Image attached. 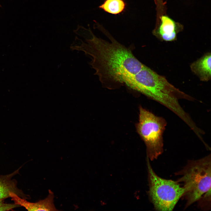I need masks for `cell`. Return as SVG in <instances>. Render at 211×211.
Returning <instances> with one entry per match:
<instances>
[{"label": "cell", "mask_w": 211, "mask_h": 211, "mask_svg": "<svg viewBox=\"0 0 211 211\" xmlns=\"http://www.w3.org/2000/svg\"><path fill=\"white\" fill-rule=\"evenodd\" d=\"M76 34L83 37L85 40L91 39L93 34L89 28L87 29L83 26L78 25L77 28L73 31Z\"/></svg>", "instance_id": "cell-12"}, {"label": "cell", "mask_w": 211, "mask_h": 211, "mask_svg": "<svg viewBox=\"0 0 211 211\" xmlns=\"http://www.w3.org/2000/svg\"><path fill=\"white\" fill-rule=\"evenodd\" d=\"M126 4L123 0H105L99 6L105 12L113 14H119L124 11Z\"/></svg>", "instance_id": "cell-10"}, {"label": "cell", "mask_w": 211, "mask_h": 211, "mask_svg": "<svg viewBox=\"0 0 211 211\" xmlns=\"http://www.w3.org/2000/svg\"><path fill=\"white\" fill-rule=\"evenodd\" d=\"M162 0H154L155 1H156V2H159V1H161Z\"/></svg>", "instance_id": "cell-14"}, {"label": "cell", "mask_w": 211, "mask_h": 211, "mask_svg": "<svg viewBox=\"0 0 211 211\" xmlns=\"http://www.w3.org/2000/svg\"><path fill=\"white\" fill-rule=\"evenodd\" d=\"M124 84L168 108L192 130L197 128L196 124L179 102L181 99L193 101L194 98L171 84L164 76L144 65L138 72L127 78Z\"/></svg>", "instance_id": "cell-2"}, {"label": "cell", "mask_w": 211, "mask_h": 211, "mask_svg": "<svg viewBox=\"0 0 211 211\" xmlns=\"http://www.w3.org/2000/svg\"><path fill=\"white\" fill-rule=\"evenodd\" d=\"M198 205L201 208L204 210L210 209L211 190L204 194L198 200Z\"/></svg>", "instance_id": "cell-11"}, {"label": "cell", "mask_w": 211, "mask_h": 211, "mask_svg": "<svg viewBox=\"0 0 211 211\" xmlns=\"http://www.w3.org/2000/svg\"><path fill=\"white\" fill-rule=\"evenodd\" d=\"M147 164L149 200L154 209L159 211H172L183 196L185 189L176 181L162 178L154 172L149 159L147 157Z\"/></svg>", "instance_id": "cell-4"}, {"label": "cell", "mask_w": 211, "mask_h": 211, "mask_svg": "<svg viewBox=\"0 0 211 211\" xmlns=\"http://www.w3.org/2000/svg\"><path fill=\"white\" fill-rule=\"evenodd\" d=\"M211 155L200 159L189 160L187 164L175 173L181 177L176 181L183 183L186 208L211 190Z\"/></svg>", "instance_id": "cell-3"}, {"label": "cell", "mask_w": 211, "mask_h": 211, "mask_svg": "<svg viewBox=\"0 0 211 211\" xmlns=\"http://www.w3.org/2000/svg\"><path fill=\"white\" fill-rule=\"evenodd\" d=\"M4 199H0V211H9L20 206L19 205L14 203H5Z\"/></svg>", "instance_id": "cell-13"}, {"label": "cell", "mask_w": 211, "mask_h": 211, "mask_svg": "<svg viewBox=\"0 0 211 211\" xmlns=\"http://www.w3.org/2000/svg\"><path fill=\"white\" fill-rule=\"evenodd\" d=\"M166 125L164 118L139 108L137 130L145 144L147 157L151 161L156 159L163 152V135Z\"/></svg>", "instance_id": "cell-5"}, {"label": "cell", "mask_w": 211, "mask_h": 211, "mask_svg": "<svg viewBox=\"0 0 211 211\" xmlns=\"http://www.w3.org/2000/svg\"><path fill=\"white\" fill-rule=\"evenodd\" d=\"M97 28L110 39V42L94 34L84 42L81 50L92 57L89 63L103 86L112 88L124 84L127 78L138 72L144 65L134 55L132 50L115 40L99 24Z\"/></svg>", "instance_id": "cell-1"}, {"label": "cell", "mask_w": 211, "mask_h": 211, "mask_svg": "<svg viewBox=\"0 0 211 211\" xmlns=\"http://www.w3.org/2000/svg\"><path fill=\"white\" fill-rule=\"evenodd\" d=\"M10 196L11 200L15 203L23 206L28 211H57L54 203V195L50 190H49V195L45 199L36 203L27 201L25 198H21L16 194L11 193Z\"/></svg>", "instance_id": "cell-7"}, {"label": "cell", "mask_w": 211, "mask_h": 211, "mask_svg": "<svg viewBox=\"0 0 211 211\" xmlns=\"http://www.w3.org/2000/svg\"><path fill=\"white\" fill-rule=\"evenodd\" d=\"M211 53L207 52L193 62L190 64V69L200 81H208L211 78Z\"/></svg>", "instance_id": "cell-8"}, {"label": "cell", "mask_w": 211, "mask_h": 211, "mask_svg": "<svg viewBox=\"0 0 211 211\" xmlns=\"http://www.w3.org/2000/svg\"><path fill=\"white\" fill-rule=\"evenodd\" d=\"M19 170L18 169L8 175H0V199L10 197L11 193H14L22 198H26L22 191L17 188L16 181L12 179L14 176L18 173Z\"/></svg>", "instance_id": "cell-9"}, {"label": "cell", "mask_w": 211, "mask_h": 211, "mask_svg": "<svg viewBox=\"0 0 211 211\" xmlns=\"http://www.w3.org/2000/svg\"><path fill=\"white\" fill-rule=\"evenodd\" d=\"M157 22L152 33L161 41L171 42L176 40L178 34L183 28L182 24L164 13L159 16Z\"/></svg>", "instance_id": "cell-6"}]
</instances>
